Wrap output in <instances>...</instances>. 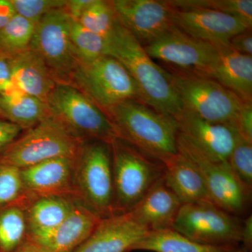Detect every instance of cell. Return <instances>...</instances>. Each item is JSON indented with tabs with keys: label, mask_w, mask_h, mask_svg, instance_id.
<instances>
[{
	"label": "cell",
	"mask_w": 252,
	"mask_h": 252,
	"mask_svg": "<svg viewBox=\"0 0 252 252\" xmlns=\"http://www.w3.org/2000/svg\"><path fill=\"white\" fill-rule=\"evenodd\" d=\"M175 9H205L215 10L238 18L252 27V0H169Z\"/></svg>",
	"instance_id": "cell-28"
},
{
	"label": "cell",
	"mask_w": 252,
	"mask_h": 252,
	"mask_svg": "<svg viewBox=\"0 0 252 252\" xmlns=\"http://www.w3.org/2000/svg\"><path fill=\"white\" fill-rule=\"evenodd\" d=\"M105 41V55L117 59L129 72L138 88L141 102L174 117L182 112V104L168 71L154 62L144 46L118 20Z\"/></svg>",
	"instance_id": "cell-1"
},
{
	"label": "cell",
	"mask_w": 252,
	"mask_h": 252,
	"mask_svg": "<svg viewBox=\"0 0 252 252\" xmlns=\"http://www.w3.org/2000/svg\"><path fill=\"white\" fill-rule=\"evenodd\" d=\"M69 85L87 94L102 110L127 100L141 101L135 81L122 63L110 56L79 64Z\"/></svg>",
	"instance_id": "cell-8"
},
{
	"label": "cell",
	"mask_w": 252,
	"mask_h": 252,
	"mask_svg": "<svg viewBox=\"0 0 252 252\" xmlns=\"http://www.w3.org/2000/svg\"><path fill=\"white\" fill-rule=\"evenodd\" d=\"M76 202L60 197H41L32 200L26 208L27 238L40 248L45 246Z\"/></svg>",
	"instance_id": "cell-20"
},
{
	"label": "cell",
	"mask_w": 252,
	"mask_h": 252,
	"mask_svg": "<svg viewBox=\"0 0 252 252\" xmlns=\"http://www.w3.org/2000/svg\"><path fill=\"white\" fill-rule=\"evenodd\" d=\"M70 39L81 63L92 62L105 55V39L74 20L71 23Z\"/></svg>",
	"instance_id": "cell-29"
},
{
	"label": "cell",
	"mask_w": 252,
	"mask_h": 252,
	"mask_svg": "<svg viewBox=\"0 0 252 252\" xmlns=\"http://www.w3.org/2000/svg\"><path fill=\"white\" fill-rule=\"evenodd\" d=\"M16 14L38 23L46 14L65 6L67 0H11Z\"/></svg>",
	"instance_id": "cell-33"
},
{
	"label": "cell",
	"mask_w": 252,
	"mask_h": 252,
	"mask_svg": "<svg viewBox=\"0 0 252 252\" xmlns=\"http://www.w3.org/2000/svg\"><path fill=\"white\" fill-rule=\"evenodd\" d=\"M13 56L0 51V94L16 89L13 77Z\"/></svg>",
	"instance_id": "cell-35"
},
{
	"label": "cell",
	"mask_w": 252,
	"mask_h": 252,
	"mask_svg": "<svg viewBox=\"0 0 252 252\" xmlns=\"http://www.w3.org/2000/svg\"><path fill=\"white\" fill-rule=\"evenodd\" d=\"M85 142L49 115L0 154V162L23 169L56 158H76Z\"/></svg>",
	"instance_id": "cell-5"
},
{
	"label": "cell",
	"mask_w": 252,
	"mask_h": 252,
	"mask_svg": "<svg viewBox=\"0 0 252 252\" xmlns=\"http://www.w3.org/2000/svg\"><path fill=\"white\" fill-rule=\"evenodd\" d=\"M182 203L164 182L162 177L130 212L149 231L170 229Z\"/></svg>",
	"instance_id": "cell-19"
},
{
	"label": "cell",
	"mask_w": 252,
	"mask_h": 252,
	"mask_svg": "<svg viewBox=\"0 0 252 252\" xmlns=\"http://www.w3.org/2000/svg\"><path fill=\"white\" fill-rule=\"evenodd\" d=\"M110 146L114 215L128 213L161 178L164 165L122 139H115Z\"/></svg>",
	"instance_id": "cell-3"
},
{
	"label": "cell",
	"mask_w": 252,
	"mask_h": 252,
	"mask_svg": "<svg viewBox=\"0 0 252 252\" xmlns=\"http://www.w3.org/2000/svg\"><path fill=\"white\" fill-rule=\"evenodd\" d=\"M235 127L243 140L252 144V102H243L235 119Z\"/></svg>",
	"instance_id": "cell-34"
},
{
	"label": "cell",
	"mask_w": 252,
	"mask_h": 252,
	"mask_svg": "<svg viewBox=\"0 0 252 252\" xmlns=\"http://www.w3.org/2000/svg\"><path fill=\"white\" fill-rule=\"evenodd\" d=\"M64 7L51 11L37 23L30 49L42 58L58 84H69L80 61L70 39L72 19Z\"/></svg>",
	"instance_id": "cell-10"
},
{
	"label": "cell",
	"mask_w": 252,
	"mask_h": 252,
	"mask_svg": "<svg viewBox=\"0 0 252 252\" xmlns=\"http://www.w3.org/2000/svg\"><path fill=\"white\" fill-rule=\"evenodd\" d=\"M228 45L240 54L252 56V29L245 30L235 34L230 39Z\"/></svg>",
	"instance_id": "cell-37"
},
{
	"label": "cell",
	"mask_w": 252,
	"mask_h": 252,
	"mask_svg": "<svg viewBox=\"0 0 252 252\" xmlns=\"http://www.w3.org/2000/svg\"><path fill=\"white\" fill-rule=\"evenodd\" d=\"M149 230L128 213L102 219L85 243L74 252H130Z\"/></svg>",
	"instance_id": "cell-17"
},
{
	"label": "cell",
	"mask_w": 252,
	"mask_h": 252,
	"mask_svg": "<svg viewBox=\"0 0 252 252\" xmlns=\"http://www.w3.org/2000/svg\"><path fill=\"white\" fill-rule=\"evenodd\" d=\"M15 252H44L42 249L36 245L35 243L32 241L31 239L26 238L19 248Z\"/></svg>",
	"instance_id": "cell-41"
},
{
	"label": "cell",
	"mask_w": 252,
	"mask_h": 252,
	"mask_svg": "<svg viewBox=\"0 0 252 252\" xmlns=\"http://www.w3.org/2000/svg\"><path fill=\"white\" fill-rule=\"evenodd\" d=\"M50 115L45 102L17 89L0 94V117L28 130Z\"/></svg>",
	"instance_id": "cell-24"
},
{
	"label": "cell",
	"mask_w": 252,
	"mask_h": 252,
	"mask_svg": "<svg viewBox=\"0 0 252 252\" xmlns=\"http://www.w3.org/2000/svg\"><path fill=\"white\" fill-rule=\"evenodd\" d=\"M218 54L205 77L220 83L242 102L252 101V56L237 52L229 45L217 46Z\"/></svg>",
	"instance_id": "cell-18"
},
{
	"label": "cell",
	"mask_w": 252,
	"mask_h": 252,
	"mask_svg": "<svg viewBox=\"0 0 252 252\" xmlns=\"http://www.w3.org/2000/svg\"><path fill=\"white\" fill-rule=\"evenodd\" d=\"M76 160L77 158H56L20 169L28 196L32 200L60 197L80 202L74 177Z\"/></svg>",
	"instance_id": "cell-14"
},
{
	"label": "cell",
	"mask_w": 252,
	"mask_h": 252,
	"mask_svg": "<svg viewBox=\"0 0 252 252\" xmlns=\"http://www.w3.org/2000/svg\"><path fill=\"white\" fill-rule=\"evenodd\" d=\"M14 204L0 209V252H15L27 238L26 208Z\"/></svg>",
	"instance_id": "cell-26"
},
{
	"label": "cell",
	"mask_w": 252,
	"mask_h": 252,
	"mask_svg": "<svg viewBox=\"0 0 252 252\" xmlns=\"http://www.w3.org/2000/svg\"><path fill=\"white\" fill-rule=\"evenodd\" d=\"M16 15L11 0H0V30Z\"/></svg>",
	"instance_id": "cell-39"
},
{
	"label": "cell",
	"mask_w": 252,
	"mask_h": 252,
	"mask_svg": "<svg viewBox=\"0 0 252 252\" xmlns=\"http://www.w3.org/2000/svg\"><path fill=\"white\" fill-rule=\"evenodd\" d=\"M32 200L25 190L21 170L0 162V209L14 204L28 205Z\"/></svg>",
	"instance_id": "cell-31"
},
{
	"label": "cell",
	"mask_w": 252,
	"mask_h": 252,
	"mask_svg": "<svg viewBox=\"0 0 252 252\" xmlns=\"http://www.w3.org/2000/svg\"><path fill=\"white\" fill-rule=\"evenodd\" d=\"M36 24L16 14L0 30V51L14 56L29 49Z\"/></svg>",
	"instance_id": "cell-27"
},
{
	"label": "cell",
	"mask_w": 252,
	"mask_h": 252,
	"mask_svg": "<svg viewBox=\"0 0 252 252\" xmlns=\"http://www.w3.org/2000/svg\"><path fill=\"white\" fill-rule=\"evenodd\" d=\"M94 0H67L65 9L74 21H78Z\"/></svg>",
	"instance_id": "cell-38"
},
{
	"label": "cell",
	"mask_w": 252,
	"mask_h": 252,
	"mask_svg": "<svg viewBox=\"0 0 252 252\" xmlns=\"http://www.w3.org/2000/svg\"><path fill=\"white\" fill-rule=\"evenodd\" d=\"M241 243H243L244 250L251 252L252 248V217L251 215L243 221Z\"/></svg>",
	"instance_id": "cell-40"
},
{
	"label": "cell",
	"mask_w": 252,
	"mask_h": 252,
	"mask_svg": "<svg viewBox=\"0 0 252 252\" xmlns=\"http://www.w3.org/2000/svg\"><path fill=\"white\" fill-rule=\"evenodd\" d=\"M235 252H250L248 251V250H244L243 248H239L238 250H237Z\"/></svg>",
	"instance_id": "cell-42"
},
{
	"label": "cell",
	"mask_w": 252,
	"mask_h": 252,
	"mask_svg": "<svg viewBox=\"0 0 252 252\" xmlns=\"http://www.w3.org/2000/svg\"><path fill=\"white\" fill-rule=\"evenodd\" d=\"M175 118L179 135L212 160L227 162L240 137L234 126L209 122L185 110Z\"/></svg>",
	"instance_id": "cell-15"
},
{
	"label": "cell",
	"mask_w": 252,
	"mask_h": 252,
	"mask_svg": "<svg viewBox=\"0 0 252 252\" xmlns=\"http://www.w3.org/2000/svg\"><path fill=\"white\" fill-rule=\"evenodd\" d=\"M172 20L185 34L215 46L228 45L233 36L250 28L234 16L211 9L172 8Z\"/></svg>",
	"instance_id": "cell-16"
},
{
	"label": "cell",
	"mask_w": 252,
	"mask_h": 252,
	"mask_svg": "<svg viewBox=\"0 0 252 252\" xmlns=\"http://www.w3.org/2000/svg\"><path fill=\"white\" fill-rule=\"evenodd\" d=\"M76 187L79 201L104 219L114 215V180L110 144L88 141L75 164Z\"/></svg>",
	"instance_id": "cell-6"
},
{
	"label": "cell",
	"mask_w": 252,
	"mask_h": 252,
	"mask_svg": "<svg viewBox=\"0 0 252 252\" xmlns=\"http://www.w3.org/2000/svg\"><path fill=\"white\" fill-rule=\"evenodd\" d=\"M168 72L182 110L209 122L235 126L243 102L231 91L210 78L175 71Z\"/></svg>",
	"instance_id": "cell-7"
},
{
	"label": "cell",
	"mask_w": 252,
	"mask_h": 252,
	"mask_svg": "<svg viewBox=\"0 0 252 252\" xmlns=\"http://www.w3.org/2000/svg\"><path fill=\"white\" fill-rule=\"evenodd\" d=\"M112 4L118 21L143 46L175 27L167 0H114Z\"/></svg>",
	"instance_id": "cell-13"
},
{
	"label": "cell",
	"mask_w": 252,
	"mask_h": 252,
	"mask_svg": "<svg viewBox=\"0 0 252 252\" xmlns=\"http://www.w3.org/2000/svg\"><path fill=\"white\" fill-rule=\"evenodd\" d=\"M227 162L238 180L252 190V144L239 137Z\"/></svg>",
	"instance_id": "cell-32"
},
{
	"label": "cell",
	"mask_w": 252,
	"mask_h": 252,
	"mask_svg": "<svg viewBox=\"0 0 252 252\" xmlns=\"http://www.w3.org/2000/svg\"><path fill=\"white\" fill-rule=\"evenodd\" d=\"M177 151L200 172L212 203L235 216L245 213L251 200L252 190L238 180L228 162L212 160L179 133Z\"/></svg>",
	"instance_id": "cell-11"
},
{
	"label": "cell",
	"mask_w": 252,
	"mask_h": 252,
	"mask_svg": "<svg viewBox=\"0 0 252 252\" xmlns=\"http://www.w3.org/2000/svg\"><path fill=\"white\" fill-rule=\"evenodd\" d=\"M12 69L15 88L46 103L58 83L39 54L29 49L13 56Z\"/></svg>",
	"instance_id": "cell-22"
},
{
	"label": "cell",
	"mask_w": 252,
	"mask_h": 252,
	"mask_svg": "<svg viewBox=\"0 0 252 252\" xmlns=\"http://www.w3.org/2000/svg\"><path fill=\"white\" fill-rule=\"evenodd\" d=\"M243 222L212 203L182 204L172 229L195 243L238 247Z\"/></svg>",
	"instance_id": "cell-9"
},
{
	"label": "cell",
	"mask_w": 252,
	"mask_h": 252,
	"mask_svg": "<svg viewBox=\"0 0 252 252\" xmlns=\"http://www.w3.org/2000/svg\"><path fill=\"white\" fill-rule=\"evenodd\" d=\"M235 246H212L195 243L185 235L170 228L150 231L135 245L133 251L143 250L152 252H235Z\"/></svg>",
	"instance_id": "cell-25"
},
{
	"label": "cell",
	"mask_w": 252,
	"mask_h": 252,
	"mask_svg": "<svg viewBox=\"0 0 252 252\" xmlns=\"http://www.w3.org/2000/svg\"><path fill=\"white\" fill-rule=\"evenodd\" d=\"M162 163L164 182L182 204L212 203L200 172L185 156L177 152Z\"/></svg>",
	"instance_id": "cell-21"
},
{
	"label": "cell",
	"mask_w": 252,
	"mask_h": 252,
	"mask_svg": "<svg viewBox=\"0 0 252 252\" xmlns=\"http://www.w3.org/2000/svg\"><path fill=\"white\" fill-rule=\"evenodd\" d=\"M21 127L0 117V154L21 135Z\"/></svg>",
	"instance_id": "cell-36"
},
{
	"label": "cell",
	"mask_w": 252,
	"mask_h": 252,
	"mask_svg": "<svg viewBox=\"0 0 252 252\" xmlns=\"http://www.w3.org/2000/svg\"><path fill=\"white\" fill-rule=\"evenodd\" d=\"M101 220L77 201L49 241L41 248L44 252H74L91 236Z\"/></svg>",
	"instance_id": "cell-23"
},
{
	"label": "cell",
	"mask_w": 252,
	"mask_h": 252,
	"mask_svg": "<svg viewBox=\"0 0 252 252\" xmlns=\"http://www.w3.org/2000/svg\"><path fill=\"white\" fill-rule=\"evenodd\" d=\"M122 139L162 162L177 154L178 123L137 99H127L105 111Z\"/></svg>",
	"instance_id": "cell-2"
},
{
	"label": "cell",
	"mask_w": 252,
	"mask_h": 252,
	"mask_svg": "<svg viewBox=\"0 0 252 252\" xmlns=\"http://www.w3.org/2000/svg\"><path fill=\"white\" fill-rule=\"evenodd\" d=\"M46 104L50 115L81 140L110 144L118 138L115 127L107 114L75 86L56 84Z\"/></svg>",
	"instance_id": "cell-4"
},
{
	"label": "cell",
	"mask_w": 252,
	"mask_h": 252,
	"mask_svg": "<svg viewBox=\"0 0 252 252\" xmlns=\"http://www.w3.org/2000/svg\"><path fill=\"white\" fill-rule=\"evenodd\" d=\"M144 48L152 59L166 63L172 71L203 77L218 54L217 46L195 39L176 27Z\"/></svg>",
	"instance_id": "cell-12"
},
{
	"label": "cell",
	"mask_w": 252,
	"mask_h": 252,
	"mask_svg": "<svg viewBox=\"0 0 252 252\" xmlns=\"http://www.w3.org/2000/svg\"><path fill=\"white\" fill-rule=\"evenodd\" d=\"M117 20L112 1L94 0L78 22L105 39L112 32Z\"/></svg>",
	"instance_id": "cell-30"
}]
</instances>
